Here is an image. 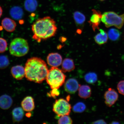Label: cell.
<instances>
[{"instance_id":"obj_1","label":"cell","mask_w":124,"mask_h":124,"mask_svg":"<svg viewBox=\"0 0 124 124\" xmlns=\"http://www.w3.org/2000/svg\"><path fill=\"white\" fill-rule=\"evenodd\" d=\"M28 80L41 83L46 79L49 70L44 61L38 57H32L26 62L24 67Z\"/></svg>"},{"instance_id":"obj_2","label":"cell","mask_w":124,"mask_h":124,"mask_svg":"<svg viewBox=\"0 0 124 124\" xmlns=\"http://www.w3.org/2000/svg\"><path fill=\"white\" fill-rule=\"evenodd\" d=\"M57 27L53 19L49 16L37 20L32 24V38L38 42L54 37L56 33Z\"/></svg>"},{"instance_id":"obj_3","label":"cell","mask_w":124,"mask_h":124,"mask_svg":"<svg viewBox=\"0 0 124 124\" xmlns=\"http://www.w3.org/2000/svg\"><path fill=\"white\" fill-rule=\"evenodd\" d=\"M66 78L62 70L52 67L49 70L46 79L51 89H59L64 83Z\"/></svg>"},{"instance_id":"obj_4","label":"cell","mask_w":124,"mask_h":124,"mask_svg":"<svg viewBox=\"0 0 124 124\" xmlns=\"http://www.w3.org/2000/svg\"><path fill=\"white\" fill-rule=\"evenodd\" d=\"M29 50V44L27 40L21 38L14 39L9 47L10 54L17 57L24 56L28 53Z\"/></svg>"},{"instance_id":"obj_5","label":"cell","mask_w":124,"mask_h":124,"mask_svg":"<svg viewBox=\"0 0 124 124\" xmlns=\"http://www.w3.org/2000/svg\"><path fill=\"white\" fill-rule=\"evenodd\" d=\"M101 21L107 28L114 26L120 29L124 24V14L119 15L114 12H105L102 15Z\"/></svg>"},{"instance_id":"obj_6","label":"cell","mask_w":124,"mask_h":124,"mask_svg":"<svg viewBox=\"0 0 124 124\" xmlns=\"http://www.w3.org/2000/svg\"><path fill=\"white\" fill-rule=\"evenodd\" d=\"M71 108L70 105L67 101L63 99L56 100L53 105L54 112L60 117L69 115Z\"/></svg>"},{"instance_id":"obj_7","label":"cell","mask_w":124,"mask_h":124,"mask_svg":"<svg viewBox=\"0 0 124 124\" xmlns=\"http://www.w3.org/2000/svg\"><path fill=\"white\" fill-rule=\"evenodd\" d=\"M119 95L115 90L111 88L105 91L104 94L105 104L109 107L114 105L118 99Z\"/></svg>"},{"instance_id":"obj_8","label":"cell","mask_w":124,"mask_h":124,"mask_svg":"<svg viewBox=\"0 0 124 124\" xmlns=\"http://www.w3.org/2000/svg\"><path fill=\"white\" fill-rule=\"evenodd\" d=\"M92 11L93 14L88 22L92 27L93 30L95 31L96 29L99 30V26L101 21L102 15L99 11L93 9Z\"/></svg>"},{"instance_id":"obj_9","label":"cell","mask_w":124,"mask_h":124,"mask_svg":"<svg viewBox=\"0 0 124 124\" xmlns=\"http://www.w3.org/2000/svg\"><path fill=\"white\" fill-rule=\"evenodd\" d=\"M78 82L75 79H69L64 85V89L67 92L70 94H74L78 90L80 86Z\"/></svg>"},{"instance_id":"obj_10","label":"cell","mask_w":124,"mask_h":124,"mask_svg":"<svg viewBox=\"0 0 124 124\" xmlns=\"http://www.w3.org/2000/svg\"><path fill=\"white\" fill-rule=\"evenodd\" d=\"M62 61L61 55L58 53L49 54L47 58L48 64L49 66L54 67H58L62 64Z\"/></svg>"},{"instance_id":"obj_11","label":"cell","mask_w":124,"mask_h":124,"mask_svg":"<svg viewBox=\"0 0 124 124\" xmlns=\"http://www.w3.org/2000/svg\"><path fill=\"white\" fill-rule=\"evenodd\" d=\"M10 71L12 77L17 80H21L25 76L24 68L21 65L12 67Z\"/></svg>"},{"instance_id":"obj_12","label":"cell","mask_w":124,"mask_h":124,"mask_svg":"<svg viewBox=\"0 0 124 124\" xmlns=\"http://www.w3.org/2000/svg\"><path fill=\"white\" fill-rule=\"evenodd\" d=\"M22 107L23 110L27 112H31L35 108L34 101L33 98L28 96L23 99L21 103Z\"/></svg>"},{"instance_id":"obj_13","label":"cell","mask_w":124,"mask_h":124,"mask_svg":"<svg viewBox=\"0 0 124 124\" xmlns=\"http://www.w3.org/2000/svg\"><path fill=\"white\" fill-rule=\"evenodd\" d=\"M13 100L10 96L4 94L0 97V108L4 110L8 109L13 104Z\"/></svg>"},{"instance_id":"obj_14","label":"cell","mask_w":124,"mask_h":124,"mask_svg":"<svg viewBox=\"0 0 124 124\" xmlns=\"http://www.w3.org/2000/svg\"><path fill=\"white\" fill-rule=\"evenodd\" d=\"M1 25L5 30L9 32L14 31L16 26L15 21L8 18H5L3 19Z\"/></svg>"},{"instance_id":"obj_15","label":"cell","mask_w":124,"mask_h":124,"mask_svg":"<svg viewBox=\"0 0 124 124\" xmlns=\"http://www.w3.org/2000/svg\"><path fill=\"white\" fill-rule=\"evenodd\" d=\"M24 110L22 108H15L12 110V119L14 122H19L22 120L24 115Z\"/></svg>"},{"instance_id":"obj_16","label":"cell","mask_w":124,"mask_h":124,"mask_svg":"<svg viewBox=\"0 0 124 124\" xmlns=\"http://www.w3.org/2000/svg\"><path fill=\"white\" fill-rule=\"evenodd\" d=\"M75 66L73 60L70 58H66L62 63V70L63 72H70L75 69Z\"/></svg>"},{"instance_id":"obj_17","label":"cell","mask_w":124,"mask_h":124,"mask_svg":"<svg viewBox=\"0 0 124 124\" xmlns=\"http://www.w3.org/2000/svg\"><path fill=\"white\" fill-rule=\"evenodd\" d=\"M100 32L94 37V39L96 43L99 45H103L108 41V36L107 34L103 29H99Z\"/></svg>"},{"instance_id":"obj_18","label":"cell","mask_w":124,"mask_h":124,"mask_svg":"<svg viewBox=\"0 0 124 124\" xmlns=\"http://www.w3.org/2000/svg\"><path fill=\"white\" fill-rule=\"evenodd\" d=\"M91 90L90 87L87 85L80 86L78 89V95L82 98L86 99L90 97Z\"/></svg>"},{"instance_id":"obj_19","label":"cell","mask_w":124,"mask_h":124,"mask_svg":"<svg viewBox=\"0 0 124 124\" xmlns=\"http://www.w3.org/2000/svg\"><path fill=\"white\" fill-rule=\"evenodd\" d=\"M10 13L12 17L16 20L21 19L24 14L22 9L17 6L12 7L10 10Z\"/></svg>"},{"instance_id":"obj_20","label":"cell","mask_w":124,"mask_h":124,"mask_svg":"<svg viewBox=\"0 0 124 124\" xmlns=\"http://www.w3.org/2000/svg\"><path fill=\"white\" fill-rule=\"evenodd\" d=\"M37 0H25L24 3L25 8L27 11L31 12L36 10L38 6Z\"/></svg>"},{"instance_id":"obj_21","label":"cell","mask_w":124,"mask_h":124,"mask_svg":"<svg viewBox=\"0 0 124 124\" xmlns=\"http://www.w3.org/2000/svg\"><path fill=\"white\" fill-rule=\"evenodd\" d=\"M120 31L117 29H111L108 31V37L111 41H117L120 38Z\"/></svg>"},{"instance_id":"obj_22","label":"cell","mask_w":124,"mask_h":124,"mask_svg":"<svg viewBox=\"0 0 124 124\" xmlns=\"http://www.w3.org/2000/svg\"><path fill=\"white\" fill-rule=\"evenodd\" d=\"M85 79L87 83L92 84L95 83L97 81V76L95 73L90 72L85 75Z\"/></svg>"},{"instance_id":"obj_23","label":"cell","mask_w":124,"mask_h":124,"mask_svg":"<svg viewBox=\"0 0 124 124\" xmlns=\"http://www.w3.org/2000/svg\"><path fill=\"white\" fill-rule=\"evenodd\" d=\"M74 18L76 23L79 25L83 24L86 19L85 16L81 12L79 11L74 12Z\"/></svg>"},{"instance_id":"obj_24","label":"cell","mask_w":124,"mask_h":124,"mask_svg":"<svg viewBox=\"0 0 124 124\" xmlns=\"http://www.w3.org/2000/svg\"><path fill=\"white\" fill-rule=\"evenodd\" d=\"M86 106L84 103L80 102L76 104L73 108L74 112L81 113L84 112L86 109Z\"/></svg>"},{"instance_id":"obj_25","label":"cell","mask_w":124,"mask_h":124,"mask_svg":"<svg viewBox=\"0 0 124 124\" xmlns=\"http://www.w3.org/2000/svg\"><path fill=\"white\" fill-rule=\"evenodd\" d=\"M10 63L9 59L5 55L0 56V69H4L9 66Z\"/></svg>"},{"instance_id":"obj_26","label":"cell","mask_w":124,"mask_h":124,"mask_svg":"<svg viewBox=\"0 0 124 124\" xmlns=\"http://www.w3.org/2000/svg\"><path fill=\"white\" fill-rule=\"evenodd\" d=\"M72 122V119L68 115L61 116L58 120V123L60 124H71Z\"/></svg>"},{"instance_id":"obj_27","label":"cell","mask_w":124,"mask_h":124,"mask_svg":"<svg viewBox=\"0 0 124 124\" xmlns=\"http://www.w3.org/2000/svg\"><path fill=\"white\" fill-rule=\"evenodd\" d=\"M7 41L4 38H0V53H3L7 50Z\"/></svg>"},{"instance_id":"obj_28","label":"cell","mask_w":124,"mask_h":124,"mask_svg":"<svg viewBox=\"0 0 124 124\" xmlns=\"http://www.w3.org/2000/svg\"><path fill=\"white\" fill-rule=\"evenodd\" d=\"M117 89L120 94L124 96V80L119 82L117 85Z\"/></svg>"},{"instance_id":"obj_29","label":"cell","mask_w":124,"mask_h":124,"mask_svg":"<svg viewBox=\"0 0 124 124\" xmlns=\"http://www.w3.org/2000/svg\"><path fill=\"white\" fill-rule=\"evenodd\" d=\"M51 91L50 95L51 96L55 97L58 96L60 94V92L58 89H53Z\"/></svg>"},{"instance_id":"obj_30","label":"cell","mask_w":124,"mask_h":124,"mask_svg":"<svg viewBox=\"0 0 124 124\" xmlns=\"http://www.w3.org/2000/svg\"><path fill=\"white\" fill-rule=\"evenodd\" d=\"M93 124H106V122L103 120H98L94 122Z\"/></svg>"},{"instance_id":"obj_31","label":"cell","mask_w":124,"mask_h":124,"mask_svg":"<svg viewBox=\"0 0 124 124\" xmlns=\"http://www.w3.org/2000/svg\"><path fill=\"white\" fill-rule=\"evenodd\" d=\"M3 13V10L2 8L0 6V18L2 16Z\"/></svg>"},{"instance_id":"obj_32","label":"cell","mask_w":124,"mask_h":124,"mask_svg":"<svg viewBox=\"0 0 124 124\" xmlns=\"http://www.w3.org/2000/svg\"><path fill=\"white\" fill-rule=\"evenodd\" d=\"M31 114L30 113H27L26 114V116H27V117H31Z\"/></svg>"},{"instance_id":"obj_33","label":"cell","mask_w":124,"mask_h":124,"mask_svg":"<svg viewBox=\"0 0 124 124\" xmlns=\"http://www.w3.org/2000/svg\"><path fill=\"white\" fill-rule=\"evenodd\" d=\"M100 1H102L105 0H100Z\"/></svg>"}]
</instances>
